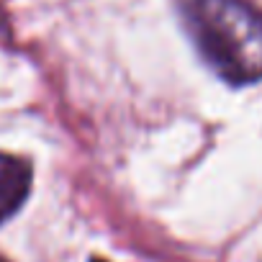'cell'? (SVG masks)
<instances>
[{
	"instance_id": "1",
	"label": "cell",
	"mask_w": 262,
	"mask_h": 262,
	"mask_svg": "<svg viewBox=\"0 0 262 262\" xmlns=\"http://www.w3.org/2000/svg\"><path fill=\"white\" fill-rule=\"evenodd\" d=\"M183 16L216 75L234 85L262 80V11L247 0H185Z\"/></svg>"
},
{
	"instance_id": "2",
	"label": "cell",
	"mask_w": 262,
	"mask_h": 262,
	"mask_svg": "<svg viewBox=\"0 0 262 262\" xmlns=\"http://www.w3.org/2000/svg\"><path fill=\"white\" fill-rule=\"evenodd\" d=\"M31 162L0 152V224H6L26 203L31 193Z\"/></svg>"
},
{
	"instance_id": "3",
	"label": "cell",
	"mask_w": 262,
	"mask_h": 262,
	"mask_svg": "<svg viewBox=\"0 0 262 262\" xmlns=\"http://www.w3.org/2000/svg\"><path fill=\"white\" fill-rule=\"evenodd\" d=\"M0 262H11V259H6V257H3V254H0Z\"/></svg>"
}]
</instances>
